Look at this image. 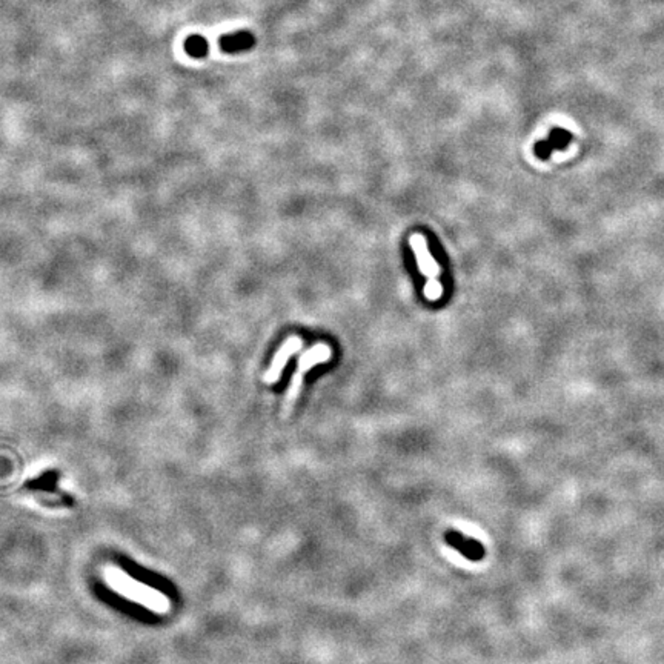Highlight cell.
I'll list each match as a JSON object with an SVG mask.
<instances>
[{
	"mask_svg": "<svg viewBox=\"0 0 664 664\" xmlns=\"http://www.w3.org/2000/svg\"><path fill=\"white\" fill-rule=\"evenodd\" d=\"M185 51L194 59H203L207 58L209 53L208 40L200 34H191L188 39L185 40Z\"/></svg>",
	"mask_w": 664,
	"mask_h": 664,
	"instance_id": "cell-7",
	"label": "cell"
},
{
	"mask_svg": "<svg viewBox=\"0 0 664 664\" xmlns=\"http://www.w3.org/2000/svg\"><path fill=\"white\" fill-rule=\"evenodd\" d=\"M446 538H447V543L452 548L460 550L464 557L471 558V560H480L483 557V548L481 545L477 543V541L467 540L462 537L460 534H455V532H449Z\"/></svg>",
	"mask_w": 664,
	"mask_h": 664,
	"instance_id": "cell-6",
	"label": "cell"
},
{
	"mask_svg": "<svg viewBox=\"0 0 664 664\" xmlns=\"http://www.w3.org/2000/svg\"><path fill=\"white\" fill-rule=\"evenodd\" d=\"M302 346H303V342L300 337H297V335L289 337V339L282 346H280V349L274 355V360L273 363H271V366L268 368L263 377L266 385H274V383L278 381L283 369L286 368L289 359H291L295 352L300 351Z\"/></svg>",
	"mask_w": 664,
	"mask_h": 664,
	"instance_id": "cell-4",
	"label": "cell"
},
{
	"mask_svg": "<svg viewBox=\"0 0 664 664\" xmlns=\"http://www.w3.org/2000/svg\"><path fill=\"white\" fill-rule=\"evenodd\" d=\"M409 245L410 248H413L420 273L426 277V285L423 289L425 297L429 302H438L443 297V285L440 282V274H442L440 266H438L434 256L431 254V251H429L428 241L422 234H418V232L413 234L409 239Z\"/></svg>",
	"mask_w": 664,
	"mask_h": 664,
	"instance_id": "cell-3",
	"label": "cell"
},
{
	"mask_svg": "<svg viewBox=\"0 0 664 664\" xmlns=\"http://www.w3.org/2000/svg\"><path fill=\"white\" fill-rule=\"evenodd\" d=\"M332 357V351L326 343H315L311 349H307L306 352L302 354L300 360H298L297 369L293 374L291 383H289L288 392L283 400V406H282V415L288 417L291 414V410L295 405V401L300 397V392L303 388V379L307 372H310L317 364H322L330 361Z\"/></svg>",
	"mask_w": 664,
	"mask_h": 664,
	"instance_id": "cell-2",
	"label": "cell"
},
{
	"mask_svg": "<svg viewBox=\"0 0 664 664\" xmlns=\"http://www.w3.org/2000/svg\"><path fill=\"white\" fill-rule=\"evenodd\" d=\"M570 142V134L567 133V131H563V129H555L553 134H550V138L548 140V142L545 143H541V148L546 149L548 153L553 151V149H563L569 145Z\"/></svg>",
	"mask_w": 664,
	"mask_h": 664,
	"instance_id": "cell-8",
	"label": "cell"
},
{
	"mask_svg": "<svg viewBox=\"0 0 664 664\" xmlns=\"http://www.w3.org/2000/svg\"><path fill=\"white\" fill-rule=\"evenodd\" d=\"M254 45H256V36L246 30L223 34L219 39L220 50L228 54H239V53L249 51L254 48Z\"/></svg>",
	"mask_w": 664,
	"mask_h": 664,
	"instance_id": "cell-5",
	"label": "cell"
},
{
	"mask_svg": "<svg viewBox=\"0 0 664 664\" xmlns=\"http://www.w3.org/2000/svg\"><path fill=\"white\" fill-rule=\"evenodd\" d=\"M105 578L108 584L114 587L120 595L143 604L151 611L163 614L170 609V602H168V598L163 594L157 592L153 587L136 582V579L125 574L124 570H120L114 566H107Z\"/></svg>",
	"mask_w": 664,
	"mask_h": 664,
	"instance_id": "cell-1",
	"label": "cell"
},
{
	"mask_svg": "<svg viewBox=\"0 0 664 664\" xmlns=\"http://www.w3.org/2000/svg\"><path fill=\"white\" fill-rule=\"evenodd\" d=\"M55 480H58V474H55V472H48V474H45L43 477H40V479L33 480L30 484H28V488L43 489V491H53V489H54V484H55Z\"/></svg>",
	"mask_w": 664,
	"mask_h": 664,
	"instance_id": "cell-9",
	"label": "cell"
}]
</instances>
